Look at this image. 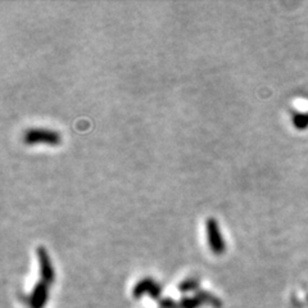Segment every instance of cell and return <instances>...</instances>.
<instances>
[{
	"label": "cell",
	"instance_id": "cell-1",
	"mask_svg": "<svg viewBox=\"0 0 308 308\" xmlns=\"http://www.w3.org/2000/svg\"><path fill=\"white\" fill-rule=\"evenodd\" d=\"M62 140L61 134L56 130L41 127H32L25 131L24 141L26 144H38V142H45L49 145H57Z\"/></svg>",
	"mask_w": 308,
	"mask_h": 308
},
{
	"label": "cell",
	"instance_id": "cell-2",
	"mask_svg": "<svg viewBox=\"0 0 308 308\" xmlns=\"http://www.w3.org/2000/svg\"><path fill=\"white\" fill-rule=\"evenodd\" d=\"M206 231L210 249L212 250L215 254H222V253L225 252V249H226V245H225L221 230H220V225H218V221L216 218L210 217L207 220Z\"/></svg>",
	"mask_w": 308,
	"mask_h": 308
},
{
	"label": "cell",
	"instance_id": "cell-3",
	"mask_svg": "<svg viewBox=\"0 0 308 308\" xmlns=\"http://www.w3.org/2000/svg\"><path fill=\"white\" fill-rule=\"evenodd\" d=\"M36 256H38L41 281L47 282L48 285L53 284L54 280H56V272H54V267H53L49 253H48V250L45 249V248L40 245V247H38V249H36Z\"/></svg>",
	"mask_w": 308,
	"mask_h": 308
},
{
	"label": "cell",
	"instance_id": "cell-4",
	"mask_svg": "<svg viewBox=\"0 0 308 308\" xmlns=\"http://www.w3.org/2000/svg\"><path fill=\"white\" fill-rule=\"evenodd\" d=\"M49 285L44 281L36 282L34 289H32V293L30 295L29 304L30 308H44L48 302V298H49Z\"/></svg>",
	"mask_w": 308,
	"mask_h": 308
},
{
	"label": "cell",
	"instance_id": "cell-5",
	"mask_svg": "<svg viewBox=\"0 0 308 308\" xmlns=\"http://www.w3.org/2000/svg\"><path fill=\"white\" fill-rule=\"evenodd\" d=\"M154 284H156V281H154L151 277H144V279L139 280V281L136 282V285L134 286V289H132V295H134L136 299H139L144 294H149V291H150L151 286H153Z\"/></svg>",
	"mask_w": 308,
	"mask_h": 308
},
{
	"label": "cell",
	"instance_id": "cell-6",
	"mask_svg": "<svg viewBox=\"0 0 308 308\" xmlns=\"http://www.w3.org/2000/svg\"><path fill=\"white\" fill-rule=\"evenodd\" d=\"M197 296L203 303H208V304L213 305V307L216 308H220L222 304L221 300L218 299L217 296L213 295V294H211L210 291L207 290H202V289H199V290H197Z\"/></svg>",
	"mask_w": 308,
	"mask_h": 308
},
{
	"label": "cell",
	"instance_id": "cell-7",
	"mask_svg": "<svg viewBox=\"0 0 308 308\" xmlns=\"http://www.w3.org/2000/svg\"><path fill=\"white\" fill-rule=\"evenodd\" d=\"M179 290H180L181 293H188V291L199 290V280L195 279V277H189V279H185L184 281L180 282V285H179Z\"/></svg>",
	"mask_w": 308,
	"mask_h": 308
},
{
	"label": "cell",
	"instance_id": "cell-8",
	"mask_svg": "<svg viewBox=\"0 0 308 308\" xmlns=\"http://www.w3.org/2000/svg\"><path fill=\"white\" fill-rule=\"evenodd\" d=\"M202 300L195 296H184L181 298L180 302H179V308H199V305L202 304Z\"/></svg>",
	"mask_w": 308,
	"mask_h": 308
},
{
	"label": "cell",
	"instance_id": "cell-9",
	"mask_svg": "<svg viewBox=\"0 0 308 308\" xmlns=\"http://www.w3.org/2000/svg\"><path fill=\"white\" fill-rule=\"evenodd\" d=\"M293 123L296 128L303 130V128L308 127V114L303 113H294L293 116Z\"/></svg>",
	"mask_w": 308,
	"mask_h": 308
},
{
	"label": "cell",
	"instance_id": "cell-10",
	"mask_svg": "<svg viewBox=\"0 0 308 308\" xmlns=\"http://www.w3.org/2000/svg\"><path fill=\"white\" fill-rule=\"evenodd\" d=\"M161 294H162V286L156 281V284L151 286L150 291H149V296H150L151 299H160Z\"/></svg>",
	"mask_w": 308,
	"mask_h": 308
},
{
	"label": "cell",
	"instance_id": "cell-11",
	"mask_svg": "<svg viewBox=\"0 0 308 308\" xmlns=\"http://www.w3.org/2000/svg\"><path fill=\"white\" fill-rule=\"evenodd\" d=\"M160 308H179V303L171 298H162L160 299Z\"/></svg>",
	"mask_w": 308,
	"mask_h": 308
}]
</instances>
